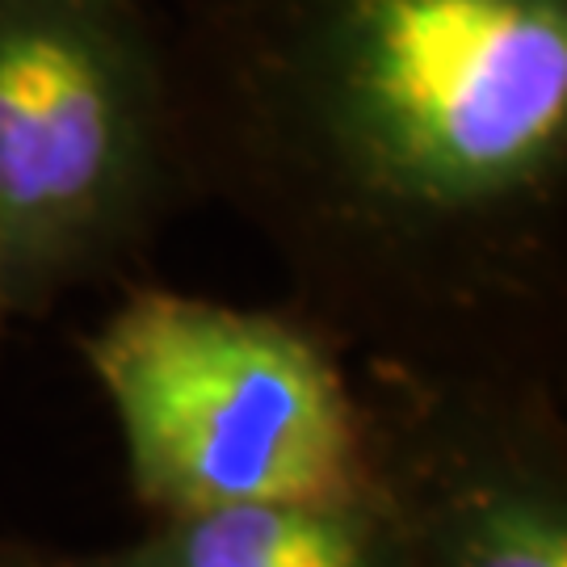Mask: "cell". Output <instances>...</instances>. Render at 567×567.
<instances>
[{"label":"cell","mask_w":567,"mask_h":567,"mask_svg":"<svg viewBox=\"0 0 567 567\" xmlns=\"http://www.w3.org/2000/svg\"><path fill=\"white\" fill-rule=\"evenodd\" d=\"M147 0H0V295L39 316L147 236L182 185Z\"/></svg>","instance_id":"3"},{"label":"cell","mask_w":567,"mask_h":567,"mask_svg":"<svg viewBox=\"0 0 567 567\" xmlns=\"http://www.w3.org/2000/svg\"><path fill=\"white\" fill-rule=\"evenodd\" d=\"M185 182L386 365L526 370L564 290L567 0H173Z\"/></svg>","instance_id":"1"},{"label":"cell","mask_w":567,"mask_h":567,"mask_svg":"<svg viewBox=\"0 0 567 567\" xmlns=\"http://www.w3.org/2000/svg\"><path fill=\"white\" fill-rule=\"evenodd\" d=\"M379 487L404 567H567V446L529 370L386 365Z\"/></svg>","instance_id":"4"},{"label":"cell","mask_w":567,"mask_h":567,"mask_svg":"<svg viewBox=\"0 0 567 567\" xmlns=\"http://www.w3.org/2000/svg\"><path fill=\"white\" fill-rule=\"evenodd\" d=\"M0 567H47V555H34V550H21V547H4V543H0Z\"/></svg>","instance_id":"6"},{"label":"cell","mask_w":567,"mask_h":567,"mask_svg":"<svg viewBox=\"0 0 567 567\" xmlns=\"http://www.w3.org/2000/svg\"><path fill=\"white\" fill-rule=\"evenodd\" d=\"M47 567H404L383 487L353 501L236 505L161 517L140 538Z\"/></svg>","instance_id":"5"},{"label":"cell","mask_w":567,"mask_h":567,"mask_svg":"<svg viewBox=\"0 0 567 567\" xmlns=\"http://www.w3.org/2000/svg\"><path fill=\"white\" fill-rule=\"evenodd\" d=\"M9 324H13V320H9V311H4V295H0V332H4Z\"/></svg>","instance_id":"7"},{"label":"cell","mask_w":567,"mask_h":567,"mask_svg":"<svg viewBox=\"0 0 567 567\" xmlns=\"http://www.w3.org/2000/svg\"><path fill=\"white\" fill-rule=\"evenodd\" d=\"M140 508L185 517L379 492V421L311 320L140 290L84 337Z\"/></svg>","instance_id":"2"}]
</instances>
